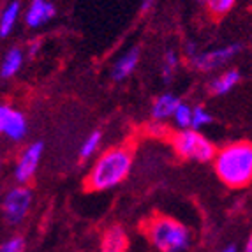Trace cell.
Here are the masks:
<instances>
[{
    "label": "cell",
    "instance_id": "cell-1",
    "mask_svg": "<svg viewBox=\"0 0 252 252\" xmlns=\"http://www.w3.org/2000/svg\"><path fill=\"white\" fill-rule=\"evenodd\" d=\"M134 150L129 145H118L102 152L92 164L85 178V189L92 192H102L120 185L132 169Z\"/></svg>",
    "mask_w": 252,
    "mask_h": 252
},
{
    "label": "cell",
    "instance_id": "cell-2",
    "mask_svg": "<svg viewBox=\"0 0 252 252\" xmlns=\"http://www.w3.org/2000/svg\"><path fill=\"white\" fill-rule=\"evenodd\" d=\"M219 180L231 189H244L252 184V143L235 141L220 150L212 160Z\"/></svg>",
    "mask_w": 252,
    "mask_h": 252
},
{
    "label": "cell",
    "instance_id": "cell-3",
    "mask_svg": "<svg viewBox=\"0 0 252 252\" xmlns=\"http://www.w3.org/2000/svg\"><path fill=\"white\" fill-rule=\"evenodd\" d=\"M148 242L159 252H184L190 245V231L177 219L156 214L143 226Z\"/></svg>",
    "mask_w": 252,
    "mask_h": 252
},
{
    "label": "cell",
    "instance_id": "cell-4",
    "mask_svg": "<svg viewBox=\"0 0 252 252\" xmlns=\"http://www.w3.org/2000/svg\"><path fill=\"white\" fill-rule=\"evenodd\" d=\"M169 143L178 157L194 162H210L217 156V148L199 130L184 129L169 136Z\"/></svg>",
    "mask_w": 252,
    "mask_h": 252
},
{
    "label": "cell",
    "instance_id": "cell-5",
    "mask_svg": "<svg viewBox=\"0 0 252 252\" xmlns=\"http://www.w3.org/2000/svg\"><path fill=\"white\" fill-rule=\"evenodd\" d=\"M30 206H32V190L27 185H16L13 189H9L4 196L2 203V210L7 224L16 226L29 214Z\"/></svg>",
    "mask_w": 252,
    "mask_h": 252
},
{
    "label": "cell",
    "instance_id": "cell-6",
    "mask_svg": "<svg viewBox=\"0 0 252 252\" xmlns=\"http://www.w3.org/2000/svg\"><path fill=\"white\" fill-rule=\"evenodd\" d=\"M42 152H44V143L42 141L30 143L29 147L21 150L20 157L16 160V166H14V178L20 182V185H27L35 177Z\"/></svg>",
    "mask_w": 252,
    "mask_h": 252
},
{
    "label": "cell",
    "instance_id": "cell-7",
    "mask_svg": "<svg viewBox=\"0 0 252 252\" xmlns=\"http://www.w3.org/2000/svg\"><path fill=\"white\" fill-rule=\"evenodd\" d=\"M240 50H242V44H227V46L215 48V50L199 51V53L190 60V63H192L198 71H203V72L214 71V69L226 65L231 59H235L236 53H240Z\"/></svg>",
    "mask_w": 252,
    "mask_h": 252
},
{
    "label": "cell",
    "instance_id": "cell-8",
    "mask_svg": "<svg viewBox=\"0 0 252 252\" xmlns=\"http://www.w3.org/2000/svg\"><path fill=\"white\" fill-rule=\"evenodd\" d=\"M0 130L5 138L13 139V141H21L29 132V124H27L25 115L13 106L2 104V108H0Z\"/></svg>",
    "mask_w": 252,
    "mask_h": 252
},
{
    "label": "cell",
    "instance_id": "cell-9",
    "mask_svg": "<svg viewBox=\"0 0 252 252\" xmlns=\"http://www.w3.org/2000/svg\"><path fill=\"white\" fill-rule=\"evenodd\" d=\"M57 9L48 0H30V5L25 13V23L30 29H39L51 20Z\"/></svg>",
    "mask_w": 252,
    "mask_h": 252
},
{
    "label": "cell",
    "instance_id": "cell-10",
    "mask_svg": "<svg viewBox=\"0 0 252 252\" xmlns=\"http://www.w3.org/2000/svg\"><path fill=\"white\" fill-rule=\"evenodd\" d=\"M141 51L138 46L127 50L124 55L118 57V60L113 63V69H111V80L113 81H122L126 78H129L132 72L136 71L139 63V57H141Z\"/></svg>",
    "mask_w": 252,
    "mask_h": 252
},
{
    "label": "cell",
    "instance_id": "cell-11",
    "mask_svg": "<svg viewBox=\"0 0 252 252\" xmlns=\"http://www.w3.org/2000/svg\"><path fill=\"white\" fill-rule=\"evenodd\" d=\"M127 249H129V238L126 229L118 224L108 227L101 238L99 252H127Z\"/></svg>",
    "mask_w": 252,
    "mask_h": 252
},
{
    "label": "cell",
    "instance_id": "cell-12",
    "mask_svg": "<svg viewBox=\"0 0 252 252\" xmlns=\"http://www.w3.org/2000/svg\"><path fill=\"white\" fill-rule=\"evenodd\" d=\"M182 104L180 97L173 95V94H162V95H159L154 101V104H152V118L156 120V122H162V120H166V118L169 117H175V113H177L178 106Z\"/></svg>",
    "mask_w": 252,
    "mask_h": 252
},
{
    "label": "cell",
    "instance_id": "cell-13",
    "mask_svg": "<svg viewBox=\"0 0 252 252\" xmlns=\"http://www.w3.org/2000/svg\"><path fill=\"white\" fill-rule=\"evenodd\" d=\"M242 80L238 69H227V71L220 72L217 78L210 81V94L214 95H224V94L231 92L236 85Z\"/></svg>",
    "mask_w": 252,
    "mask_h": 252
},
{
    "label": "cell",
    "instance_id": "cell-14",
    "mask_svg": "<svg viewBox=\"0 0 252 252\" xmlns=\"http://www.w3.org/2000/svg\"><path fill=\"white\" fill-rule=\"evenodd\" d=\"M21 13V2L20 0H11L0 14V37H7L13 32L14 25H16L18 18Z\"/></svg>",
    "mask_w": 252,
    "mask_h": 252
},
{
    "label": "cell",
    "instance_id": "cell-15",
    "mask_svg": "<svg viewBox=\"0 0 252 252\" xmlns=\"http://www.w3.org/2000/svg\"><path fill=\"white\" fill-rule=\"evenodd\" d=\"M23 59H25L23 50H20V48H9L7 53L4 55V60H2V67H0L2 80L13 78L21 69V65H23Z\"/></svg>",
    "mask_w": 252,
    "mask_h": 252
},
{
    "label": "cell",
    "instance_id": "cell-16",
    "mask_svg": "<svg viewBox=\"0 0 252 252\" xmlns=\"http://www.w3.org/2000/svg\"><path fill=\"white\" fill-rule=\"evenodd\" d=\"M101 138H102L101 132H99V130H94V132H90V134L83 139V143H81V147H80L81 160H87L95 156L97 150H99V145H101Z\"/></svg>",
    "mask_w": 252,
    "mask_h": 252
},
{
    "label": "cell",
    "instance_id": "cell-17",
    "mask_svg": "<svg viewBox=\"0 0 252 252\" xmlns=\"http://www.w3.org/2000/svg\"><path fill=\"white\" fill-rule=\"evenodd\" d=\"M178 62H180V60H178L177 51L169 50V51H166V53H164L162 67H160L164 83H169V81H171L173 74H175V71H177V67H178Z\"/></svg>",
    "mask_w": 252,
    "mask_h": 252
},
{
    "label": "cell",
    "instance_id": "cell-18",
    "mask_svg": "<svg viewBox=\"0 0 252 252\" xmlns=\"http://www.w3.org/2000/svg\"><path fill=\"white\" fill-rule=\"evenodd\" d=\"M192 117H194V108L189 104H185L182 102L178 106L177 113H175V124H177L178 130H184V129H190L192 127Z\"/></svg>",
    "mask_w": 252,
    "mask_h": 252
},
{
    "label": "cell",
    "instance_id": "cell-19",
    "mask_svg": "<svg viewBox=\"0 0 252 252\" xmlns=\"http://www.w3.org/2000/svg\"><path fill=\"white\" fill-rule=\"evenodd\" d=\"M236 4V0H208L206 2V11L210 13L212 18H224L229 11L233 9V5Z\"/></svg>",
    "mask_w": 252,
    "mask_h": 252
},
{
    "label": "cell",
    "instance_id": "cell-20",
    "mask_svg": "<svg viewBox=\"0 0 252 252\" xmlns=\"http://www.w3.org/2000/svg\"><path fill=\"white\" fill-rule=\"evenodd\" d=\"M212 122V115L206 111L203 106H194V117H192V127L190 129L199 130L201 127L208 126Z\"/></svg>",
    "mask_w": 252,
    "mask_h": 252
},
{
    "label": "cell",
    "instance_id": "cell-21",
    "mask_svg": "<svg viewBox=\"0 0 252 252\" xmlns=\"http://www.w3.org/2000/svg\"><path fill=\"white\" fill-rule=\"evenodd\" d=\"M25 240L23 236H13V238L5 240L2 247H0V252H25Z\"/></svg>",
    "mask_w": 252,
    "mask_h": 252
},
{
    "label": "cell",
    "instance_id": "cell-22",
    "mask_svg": "<svg viewBox=\"0 0 252 252\" xmlns=\"http://www.w3.org/2000/svg\"><path fill=\"white\" fill-rule=\"evenodd\" d=\"M154 4H156V0H143L141 2V13H147L148 9H152Z\"/></svg>",
    "mask_w": 252,
    "mask_h": 252
},
{
    "label": "cell",
    "instance_id": "cell-23",
    "mask_svg": "<svg viewBox=\"0 0 252 252\" xmlns=\"http://www.w3.org/2000/svg\"><path fill=\"white\" fill-rule=\"evenodd\" d=\"M37 50H39V42H34V44H30L29 55H30V57H34V55L37 53Z\"/></svg>",
    "mask_w": 252,
    "mask_h": 252
},
{
    "label": "cell",
    "instance_id": "cell-24",
    "mask_svg": "<svg viewBox=\"0 0 252 252\" xmlns=\"http://www.w3.org/2000/svg\"><path fill=\"white\" fill-rule=\"evenodd\" d=\"M220 252H238V249H236L235 245H227V247H224Z\"/></svg>",
    "mask_w": 252,
    "mask_h": 252
},
{
    "label": "cell",
    "instance_id": "cell-25",
    "mask_svg": "<svg viewBox=\"0 0 252 252\" xmlns=\"http://www.w3.org/2000/svg\"><path fill=\"white\" fill-rule=\"evenodd\" d=\"M244 252H252V235H251V238L247 240V244H245V251Z\"/></svg>",
    "mask_w": 252,
    "mask_h": 252
},
{
    "label": "cell",
    "instance_id": "cell-26",
    "mask_svg": "<svg viewBox=\"0 0 252 252\" xmlns=\"http://www.w3.org/2000/svg\"><path fill=\"white\" fill-rule=\"evenodd\" d=\"M196 2H199V4H205L206 5V2H208V0H196Z\"/></svg>",
    "mask_w": 252,
    "mask_h": 252
}]
</instances>
